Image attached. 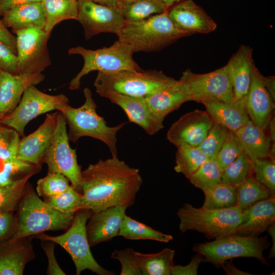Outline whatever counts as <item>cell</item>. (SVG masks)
I'll list each match as a JSON object with an SVG mask.
<instances>
[{"instance_id":"46","label":"cell","mask_w":275,"mask_h":275,"mask_svg":"<svg viewBox=\"0 0 275 275\" xmlns=\"http://www.w3.org/2000/svg\"><path fill=\"white\" fill-rule=\"evenodd\" d=\"M132 248L115 250L111 258L118 260L121 265V275H141L142 272L134 256Z\"/></svg>"},{"instance_id":"21","label":"cell","mask_w":275,"mask_h":275,"mask_svg":"<svg viewBox=\"0 0 275 275\" xmlns=\"http://www.w3.org/2000/svg\"><path fill=\"white\" fill-rule=\"evenodd\" d=\"M34 236L12 238L0 243V275H22L26 264L35 258Z\"/></svg>"},{"instance_id":"22","label":"cell","mask_w":275,"mask_h":275,"mask_svg":"<svg viewBox=\"0 0 275 275\" xmlns=\"http://www.w3.org/2000/svg\"><path fill=\"white\" fill-rule=\"evenodd\" d=\"M58 112L48 114L43 123L33 132L20 140L17 158L41 166L44 153L52 138Z\"/></svg>"},{"instance_id":"57","label":"cell","mask_w":275,"mask_h":275,"mask_svg":"<svg viewBox=\"0 0 275 275\" xmlns=\"http://www.w3.org/2000/svg\"><path fill=\"white\" fill-rule=\"evenodd\" d=\"M94 3L112 7H117L120 0H90Z\"/></svg>"},{"instance_id":"2","label":"cell","mask_w":275,"mask_h":275,"mask_svg":"<svg viewBox=\"0 0 275 275\" xmlns=\"http://www.w3.org/2000/svg\"><path fill=\"white\" fill-rule=\"evenodd\" d=\"M75 213H64L41 200L28 183L15 214L16 226L12 238L34 236L48 230H67Z\"/></svg>"},{"instance_id":"9","label":"cell","mask_w":275,"mask_h":275,"mask_svg":"<svg viewBox=\"0 0 275 275\" xmlns=\"http://www.w3.org/2000/svg\"><path fill=\"white\" fill-rule=\"evenodd\" d=\"M270 246L267 236H244L233 234L205 243L196 244L193 250L202 255L204 261L217 268L228 260L238 257H252L263 265L269 266L263 253Z\"/></svg>"},{"instance_id":"51","label":"cell","mask_w":275,"mask_h":275,"mask_svg":"<svg viewBox=\"0 0 275 275\" xmlns=\"http://www.w3.org/2000/svg\"><path fill=\"white\" fill-rule=\"evenodd\" d=\"M0 41L8 46L16 55V37L12 34L0 19Z\"/></svg>"},{"instance_id":"48","label":"cell","mask_w":275,"mask_h":275,"mask_svg":"<svg viewBox=\"0 0 275 275\" xmlns=\"http://www.w3.org/2000/svg\"><path fill=\"white\" fill-rule=\"evenodd\" d=\"M16 226V217L14 212L0 213V243L13 236Z\"/></svg>"},{"instance_id":"31","label":"cell","mask_w":275,"mask_h":275,"mask_svg":"<svg viewBox=\"0 0 275 275\" xmlns=\"http://www.w3.org/2000/svg\"><path fill=\"white\" fill-rule=\"evenodd\" d=\"M46 18L44 30L50 34L53 28L61 21L77 19V0H42Z\"/></svg>"},{"instance_id":"40","label":"cell","mask_w":275,"mask_h":275,"mask_svg":"<svg viewBox=\"0 0 275 275\" xmlns=\"http://www.w3.org/2000/svg\"><path fill=\"white\" fill-rule=\"evenodd\" d=\"M43 199L47 204L62 212L75 213L80 209L81 195L71 185L60 194Z\"/></svg>"},{"instance_id":"32","label":"cell","mask_w":275,"mask_h":275,"mask_svg":"<svg viewBox=\"0 0 275 275\" xmlns=\"http://www.w3.org/2000/svg\"><path fill=\"white\" fill-rule=\"evenodd\" d=\"M119 236L130 240L147 239L162 242H168L173 239L172 235L155 230L126 215L124 218Z\"/></svg>"},{"instance_id":"36","label":"cell","mask_w":275,"mask_h":275,"mask_svg":"<svg viewBox=\"0 0 275 275\" xmlns=\"http://www.w3.org/2000/svg\"><path fill=\"white\" fill-rule=\"evenodd\" d=\"M205 200L202 207L211 209H227L236 206V188L220 183L203 191Z\"/></svg>"},{"instance_id":"58","label":"cell","mask_w":275,"mask_h":275,"mask_svg":"<svg viewBox=\"0 0 275 275\" xmlns=\"http://www.w3.org/2000/svg\"><path fill=\"white\" fill-rule=\"evenodd\" d=\"M162 3H163L167 9H169L170 7L175 5L176 4L181 2L182 0H159Z\"/></svg>"},{"instance_id":"39","label":"cell","mask_w":275,"mask_h":275,"mask_svg":"<svg viewBox=\"0 0 275 275\" xmlns=\"http://www.w3.org/2000/svg\"><path fill=\"white\" fill-rule=\"evenodd\" d=\"M31 177L27 176L12 184L0 186V213L14 212Z\"/></svg>"},{"instance_id":"7","label":"cell","mask_w":275,"mask_h":275,"mask_svg":"<svg viewBox=\"0 0 275 275\" xmlns=\"http://www.w3.org/2000/svg\"><path fill=\"white\" fill-rule=\"evenodd\" d=\"M68 53L80 55L84 59L81 70L69 84V88L71 90L78 89L81 78L93 71L112 73L122 70H143L133 60L132 47L118 40L109 47L91 50L78 46L69 49Z\"/></svg>"},{"instance_id":"37","label":"cell","mask_w":275,"mask_h":275,"mask_svg":"<svg viewBox=\"0 0 275 275\" xmlns=\"http://www.w3.org/2000/svg\"><path fill=\"white\" fill-rule=\"evenodd\" d=\"M0 171V186L12 184L27 176H32L39 172L41 166H39L16 158L2 162Z\"/></svg>"},{"instance_id":"54","label":"cell","mask_w":275,"mask_h":275,"mask_svg":"<svg viewBox=\"0 0 275 275\" xmlns=\"http://www.w3.org/2000/svg\"><path fill=\"white\" fill-rule=\"evenodd\" d=\"M262 82L271 96L272 99L275 101V77L274 76H264L261 75Z\"/></svg>"},{"instance_id":"16","label":"cell","mask_w":275,"mask_h":275,"mask_svg":"<svg viewBox=\"0 0 275 275\" xmlns=\"http://www.w3.org/2000/svg\"><path fill=\"white\" fill-rule=\"evenodd\" d=\"M99 95L121 107L129 121L139 125L148 134L154 135L163 128L164 119L152 111L145 97L130 96L111 91Z\"/></svg>"},{"instance_id":"20","label":"cell","mask_w":275,"mask_h":275,"mask_svg":"<svg viewBox=\"0 0 275 275\" xmlns=\"http://www.w3.org/2000/svg\"><path fill=\"white\" fill-rule=\"evenodd\" d=\"M44 78L42 72L14 75L0 70V122L15 109L29 86Z\"/></svg>"},{"instance_id":"14","label":"cell","mask_w":275,"mask_h":275,"mask_svg":"<svg viewBox=\"0 0 275 275\" xmlns=\"http://www.w3.org/2000/svg\"><path fill=\"white\" fill-rule=\"evenodd\" d=\"M77 20L82 25L86 40L102 33L120 35L125 21L117 7L103 5L90 0H77Z\"/></svg>"},{"instance_id":"10","label":"cell","mask_w":275,"mask_h":275,"mask_svg":"<svg viewBox=\"0 0 275 275\" xmlns=\"http://www.w3.org/2000/svg\"><path fill=\"white\" fill-rule=\"evenodd\" d=\"M66 125L63 115L58 112L56 125L42 162L47 164L48 173L64 175L81 194V167L77 163L76 151L70 146Z\"/></svg>"},{"instance_id":"3","label":"cell","mask_w":275,"mask_h":275,"mask_svg":"<svg viewBox=\"0 0 275 275\" xmlns=\"http://www.w3.org/2000/svg\"><path fill=\"white\" fill-rule=\"evenodd\" d=\"M84 94L85 100L81 106L74 108L66 104L57 108L63 115L69 126V141L75 143L82 136L91 137L105 144L112 156H118L116 135L126 123L114 127L108 126L104 118L96 112L97 105L91 90L85 88Z\"/></svg>"},{"instance_id":"8","label":"cell","mask_w":275,"mask_h":275,"mask_svg":"<svg viewBox=\"0 0 275 275\" xmlns=\"http://www.w3.org/2000/svg\"><path fill=\"white\" fill-rule=\"evenodd\" d=\"M92 212L86 209L77 211L70 227L63 234L50 236L41 233L36 238L49 240L60 245L70 255L76 268V274L88 269L98 275H113L115 272L100 265L94 259L90 250L87 238L86 224Z\"/></svg>"},{"instance_id":"15","label":"cell","mask_w":275,"mask_h":275,"mask_svg":"<svg viewBox=\"0 0 275 275\" xmlns=\"http://www.w3.org/2000/svg\"><path fill=\"white\" fill-rule=\"evenodd\" d=\"M214 122L206 111L195 109L176 121L167 133V139L177 147L182 144L197 147Z\"/></svg>"},{"instance_id":"24","label":"cell","mask_w":275,"mask_h":275,"mask_svg":"<svg viewBox=\"0 0 275 275\" xmlns=\"http://www.w3.org/2000/svg\"><path fill=\"white\" fill-rule=\"evenodd\" d=\"M275 223V196L260 201L242 211L241 218L236 233L259 236Z\"/></svg>"},{"instance_id":"26","label":"cell","mask_w":275,"mask_h":275,"mask_svg":"<svg viewBox=\"0 0 275 275\" xmlns=\"http://www.w3.org/2000/svg\"><path fill=\"white\" fill-rule=\"evenodd\" d=\"M2 21L12 32L30 27L43 29L46 18L41 2L30 3L14 7L3 15Z\"/></svg>"},{"instance_id":"4","label":"cell","mask_w":275,"mask_h":275,"mask_svg":"<svg viewBox=\"0 0 275 275\" xmlns=\"http://www.w3.org/2000/svg\"><path fill=\"white\" fill-rule=\"evenodd\" d=\"M189 35L174 24L168 10L139 21L125 22L118 37L119 41L130 45L134 52H153Z\"/></svg>"},{"instance_id":"38","label":"cell","mask_w":275,"mask_h":275,"mask_svg":"<svg viewBox=\"0 0 275 275\" xmlns=\"http://www.w3.org/2000/svg\"><path fill=\"white\" fill-rule=\"evenodd\" d=\"M222 171L215 159H209L186 178L195 187L204 191L221 183Z\"/></svg>"},{"instance_id":"23","label":"cell","mask_w":275,"mask_h":275,"mask_svg":"<svg viewBox=\"0 0 275 275\" xmlns=\"http://www.w3.org/2000/svg\"><path fill=\"white\" fill-rule=\"evenodd\" d=\"M253 49L241 45L226 65L233 87L234 100L243 102L248 92L252 78Z\"/></svg>"},{"instance_id":"1","label":"cell","mask_w":275,"mask_h":275,"mask_svg":"<svg viewBox=\"0 0 275 275\" xmlns=\"http://www.w3.org/2000/svg\"><path fill=\"white\" fill-rule=\"evenodd\" d=\"M80 209L92 213L134 204L143 183L139 170L118 156L100 159L81 171Z\"/></svg>"},{"instance_id":"28","label":"cell","mask_w":275,"mask_h":275,"mask_svg":"<svg viewBox=\"0 0 275 275\" xmlns=\"http://www.w3.org/2000/svg\"><path fill=\"white\" fill-rule=\"evenodd\" d=\"M152 111L164 119L170 113L187 102L185 90L179 80L172 86L145 97Z\"/></svg>"},{"instance_id":"55","label":"cell","mask_w":275,"mask_h":275,"mask_svg":"<svg viewBox=\"0 0 275 275\" xmlns=\"http://www.w3.org/2000/svg\"><path fill=\"white\" fill-rule=\"evenodd\" d=\"M267 230L271 237L272 242L268 255V258L270 259L275 257V224L270 225Z\"/></svg>"},{"instance_id":"33","label":"cell","mask_w":275,"mask_h":275,"mask_svg":"<svg viewBox=\"0 0 275 275\" xmlns=\"http://www.w3.org/2000/svg\"><path fill=\"white\" fill-rule=\"evenodd\" d=\"M236 206L241 211L247 209L257 202L272 196L268 188L251 175L236 188Z\"/></svg>"},{"instance_id":"56","label":"cell","mask_w":275,"mask_h":275,"mask_svg":"<svg viewBox=\"0 0 275 275\" xmlns=\"http://www.w3.org/2000/svg\"><path fill=\"white\" fill-rule=\"evenodd\" d=\"M267 129H268V135L271 143H275V118L272 116Z\"/></svg>"},{"instance_id":"50","label":"cell","mask_w":275,"mask_h":275,"mask_svg":"<svg viewBox=\"0 0 275 275\" xmlns=\"http://www.w3.org/2000/svg\"><path fill=\"white\" fill-rule=\"evenodd\" d=\"M204 262V258L197 253L192 257L190 262L184 266L175 265L171 272V275H197L200 263Z\"/></svg>"},{"instance_id":"30","label":"cell","mask_w":275,"mask_h":275,"mask_svg":"<svg viewBox=\"0 0 275 275\" xmlns=\"http://www.w3.org/2000/svg\"><path fill=\"white\" fill-rule=\"evenodd\" d=\"M118 8L125 22H136L168 10L159 0H120Z\"/></svg>"},{"instance_id":"49","label":"cell","mask_w":275,"mask_h":275,"mask_svg":"<svg viewBox=\"0 0 275 275\" xmlns=\"http://www.w3.org/2000/svg\"><path fill=\"white\" fill-rule=\"evenodd\" d=\"M42 248L48 260V266L46 273L51 275H65L57 262L54 254L55 243L49 240H41Z\"/></svg>"},{"instance_id":"27","label":"cell","mask_w":275,"mask_h":275,"mask_svg":"<svg viewBox=\"0 0 275 275\" xmlns=\"http://www.w3.org/2000/svg\"><path fill=\"white\" fill-rule=\"evenodd\" d=\"M265 131L250 120L235 132L244 152L252 162L257 159L270 158L271 142Z\"/></svg>"},{"instance_id":"25","label":"cell","mask_w":275,"mask_h":275,"mask_svg":"<svg viewBox=\"0 0 275 275\" xmlns=\"http://www.w3.org/2000/svg\"><path fill=\"white\" fill-rule=\"evenodd\" d=\"M202 104L215 123L235 132L250 120L243 102L233 99L230 101L204 102Z\"/></svg>"},{"instance_id":"18","label":"cell","mask_w":275,"mask_h":275,"mask_svg":"<svg viewBox=\"0 0 275 275\" xmlns=\"http://www.w3.org/2000/svg\"><path fill=\"white\" fill-rule=\"evenodd\" d=\"M169 17L179 29L193 35L208 34L217 28L216 23L193 0H182L168 9Z\"/></svg>"},{"instance_id":"47","label":"cell","mask_w":275,"mask_h":275,"mask_svg":"<svg viewBox=\"0 0 275 275\" xmlns=\"http://www.w3.org/2000/svg\"><path fill=\"white\" fill-rule=\"evenodd\" d=\"M0 70L14 75L18 74L17 55L0 41Z\"/></svg>"},{"instance_id":"17","label":"cell","mask_w":275,"mask_h":275,"mask_svg":"<svg viewBox=\"0 0 275 275\" xmlns=\"http://www.w3.org/2000/svg\"><path fill=\"white\" fill-rule=\"evenodd\" d=\"M261 74L254 64L250 86L244 101L245 111L251 121L266 130L272 116L274 101L265 88Z\"/></svg>"},{"instance_id":"43","label":"cell","mask_w":275,"mask_h":275,"mask_svg":"<svg viewBox=\"0 0 275 275\" xmlns=\"http://www.w3.org/2000/svg\"><path fill=\"white\" fill-rule=\"evenodd\" d=\"M244 152L242 145L234 131L229 130L215 160L222 170Z\"/></svg>"},{"instance_id":"34","label":"cell","mask_w":275,"mask_h":275,"mask_svg":"<svg viewBox=\"0 0 275 275\" xmlns=\"http://www.w3.org/2000/svg\"><path fill=\"white\" fill-rule=\"evenodd\" d=\"M253 162L243 152L222 171L221 183L235 188L253 175Z\"/></svg>"},{"instance_id":"13","label":"cell","mask_w":275,"mask_h":275,"mask_svg":"<svg viewBox=\"0 0 275 275\" xmlns=\"http://www.w3.org/2000/svg\"><path fill=\"white\" fill-rule=\"evenodd\" d=\"M68 103V97L63 94L49 95L31 85L24 92L15 109L5 116L0 123L14 129L23 137L26 125L33 119Z\"/></svg>"},{"instance_id":"42","label":"cell","mask_w":275,"mask_h":275,"mask_svg":"<svg viewBox=\"0 0 275 275\" xmlns=\"http://www.w3.org/2000/svg\"><path fill=\"white\" fill-rule=\"evenodd\" d=\"M20 137L16 130L0 123V160L2 162L17 158Z\"/></svg>"},{"instance_id":"45","label":"cell","mask_w":275,"mask_h":275,"mask_svg":"<svg viewBox=\"0 0 275 275\" xmlns=\"http://www.w3.org/2000/svg\"><path fill=\"white\" fill-rule=\"evenodd\" d=\"M253 175L265 186L272 196L275 195V159H257L253 162Z\"/></svg>"},{"instance_id":"19","label":"cell","mask_w":275,"mask_h":275,"mask_svg":"<svg viewBox=\"0 0 275 275\" xmlns=\"http://www.w3.org/2000/svg\"><path fill=\"white\" fill-rule=\"evenodd\" d=\"M127 208L116 206L92 213L86 224L90 247L119 236Z\"/></svg>"},{"instance_id":"29","label":"cell","mask_w":275,"mask_h":275,"mask_svg":"<svg viewBox=\"0 0 275 275\" xmlns=\"http://www.w3.org/2000/svg\"><path fill=\"white\" fill-rule=\"evenodd\" d=\"M134 256L143 275H170L175 264V251L165 248L154 254H143L134 251Z\"/></svg>"},{"instance_id":"5","label":"cell","mask_w":275,"mask_h":275,"mask_svg":"<svg viewBox=\"0 0 275 275\" xmlns=\"http://www.w3.org/2000/svg\"><path fill=\"white\" fill-rule=\"evenodd\" d=\"M177 81L161 71L122 70L98 72L94 85L98 94L111 91L130 96L146 97L172 86Z\"/></svg>"},{"instance_id":"11","label":"cell","mask_w":275,"mask_h":275,"mask_svg":"<svg viewBox=\"0 0 275 275\" xmlns=\"http://www.w3.org/2000/svg\"><path fill=\"white\" fill-rule=\"evenodd\" d=\"M188 101L197 102L230 101L234 99L231 78L226 65L212 72L198 74L187 69L179 79Z\"/></svg>"},{"instance_id":"41","label":"cell","mask_w":275,"mask_h":275,"mask_svg":"<svg viewBox=\"0 0 275 275\" xmlns=\"http://www.w3.org/2000/svg\"><path fill=\"white\" fill-rule=\"evenodd\" d=\"M64 175L59 173H47L46 176L37 181L36 193L43 198L60 194L68 189L71 185Z\"/></svg>"},{"instance_id":"35","label":"cell","mask_w":275,"mask_h":275,"mask_svg":"<svg viewBox=\"0 0 275 275\" xmlns=\"http://www.w3.org/2000/svg\"><path fill=\"white\" fill-rule=\"evenodd\" d=\"M175 171L187 177L209 159L197 147L182 144L177 147Z\"/></svg>"},{"instance_id":"6","label":"cell","mask_w":275,"mask_h":275,"mask_svg":"<svg viewBox=\"0 0 275 275\" xmlns=\"http://www.w3.org/2000/svg\"><path fill=\"white\" fill-rule=\"evenodd\" d=\"M177 214L182 233L194 230L203 233L208 239H216L235 234L242 211L237 206L222 209L197 208L184 203Z\"/></svg>"},{"instance_id":"53","label":"cell","mask_w":275,"mask_h":275,"mask_svg":"<svg viewBox=\"0 0 275 275\" xmlns=\"http://www.w3.org/2000/svg\"><path fill=\"white\" fill-rule=\"evenodd\" d=\"M228 275H250L251 274L248 272L242 271L237 268L233 264L231 259L230 261L228 260L225 261L221 266Z\"/></svg>"},{"instance_id":"52","label":"cell","mask_w":275,"mask_h":275,"mask_svg":"<svg viewBox=\"0 0 275 275\" xmlns=\"http://www.w3.org/2000/svg\"><path fill=\"white\" fill-rule=\"evenodd\" d=\"M41 1L42 0H0V16L10 9L16 6Z\"/></svg>"},{"instance_id":"12","label":"cell","mask_w":275,"mask_h":275,"mask_svg":"<svg viewBox=\"0 0 275 275\" xmlns=\"http://www.w3.org/2000/svg\"><path fill=\"white\" fill-rule=\"evenodd\" d=\"M13 33L16 37L18 74L42 72L51 65L47 47L50 34L37 27Z\"/></svg>"},{"instance_id":"44","label":"cell","mask_w":275,"mask_h":275,"mask_svg":"<svg viewBox=\"0 0 275 275\" xmlns=\"http://www.w3.org/2000/svg\"><path fill=\"white\" fill-rule=\"evenodd\" d=\"M229 129L216 123H214L208 134L197 147L209 159H215Z\"/></svg>"}]
</instances>
